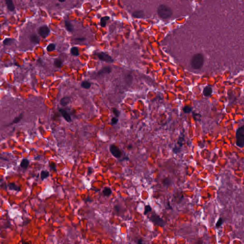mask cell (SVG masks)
<instances>
[{"label": "cell", "mask_w": 244, "mask_h": 244, "mask_svg": "<svg viewBox=\"0 0 244 244\" xmlns=\"http://www.w3.org/2000/svg\"><path fill=\"white\" fill-rule=\"evenodd\" d=\"M204 62V58L203 55L201 54H197L193 55L191 61V65L192 68L195 70H198L201 68Z\"/></svg>", "instance_id": "1"}, {"label": "cell", "mask_w": 244, "mask_h": 244, "mask_svg": "<svg viewBox=\"0 0 244 244\" xmlns=\"http://www.w3.org/2000/svg\"><path fill=\"white\" fill-rule=\"evenodd\" d=\"M157 13L160 18L163 19H167L171 17L173 12L170 7L164 4H162L158 8Z\"/></svg>", "instance_id": "2"}, {"label": "cell", "mask_w": 244, "mask_h": 244, "mask_svg": "<svg viewBox=\"0 0 244 244\" xmlns=\"http://www.w3.org/2000/svg\"><path fill=\"white\" fill-rule=\"evenodd\" d=\"M236 144L240 147L244 146V125L238 128L236 131Z\"/></svg>", "instance_id": "3"}, {"label": "cell", "mask_w": 244, "mask_h": 244, "mask_svg": "<svg viewBox=\"0 0 244 244\" xmlns=\"http://www.w3.org/2000/svg\"><path fill=\"white\" fill-rule=\"evenodd\" d=\"M150 220L155 225L159 226H164L166 225V222L164 220L159 216L155 214H152L150 217Z\"/></svg>", "instance_id": "4"}, {"label": "cell", "mask_w": 244, "mask_h": 244, "mask_svg": "<svg viewBox=\"0 0 244 244\" xmlns=\"http://www.w3.org/2000/svg\"><path fill=\"white\" fill-rule=\"evenodd\" d=\"M96 55L99 59L102 61L110 63H113V59L109 55L104 52L99 53Z\"/></svg>", "instance_id": "5"}, {"label": "cell", "mask_w": 244, "mask_h": 244, "mask_svg": "<svg viewBox=\"0 0 244 244\" xmlns=\"http://www.w3.org/2000/svg\"><path fill=\"white\" fill-rule=\"evenodd\" d=\"M38 33L42 37L45 38L49 35L50 33V31L46 25H43L39 27L38 30Z\"/></svg>", "instance_id": "6"}, {"label": "cell", "mask_w": 244, "mask_h": 244, "mask_svg": "<svg viewBox=\"0 0 244 244\" xmlns=\"http://www.w3.org/2000/svg\"><path fill=\"white\" fill-rule=\"evenodd\" d=\"M110 151L114 157L119 158L122 156V153L119 148L116 146L112 145L110 147Z\"/></svg>", "instance_id": "7"}, {"label": "cell", "mask_w": 244, "mask_h": 244, "mask_svg": "<svg viewBox=\"0 0 244 244\" xmlns=\"http://www.w3.org/2000/svg\"><path fill=\"white\" fill-rule=\"evenodd\" d=\"M59 112L64 118V119H65L67 122H70L71 121V117L70 114L68 113L66 110H63V109H59Z\"/></svg>", "instance_id": "8"}, {"label": "cell", "mask_w": 244, "mask_h": 244, "mask_svg": "<svg viewBox=\"0 0 244 244\" xmlns=\"http://www.w3.org/2000/svg\"><path fill=\"white\" fill-rule=\"evenodd\" d=\"M5 3L7 9H8L10 11L12 12L15 10V6L12 2V0H5Z\"/></svg>", "instance_id": "9"}, {"label": "cell", "mask_w": 244, "mask_h": 244, "mask_svg": "<svg viewBox=\"0 0 244 244\" xmlns=\"http://www.w3.org/2000/svg\"><path fill=\"white\" fill-rule=\"evenodd\" d=\"M212 93V89L211 87L210 86H207L205 87L203 90V94L205 96H209L211 95Z\"/></svg>", "instance_id": "10"}, {"label": "cell", "mask_w": 244, "mask_h": 244, "mask_svg": "<svg viewBox=\"0 0 244 244\" xmlns=\"http://www.w3.org/2000/svg\"><path fill=\"white\" fill-rule=\"evenodd\" d=\"M132 16L136 18H142L144 17V12L142 11H137L134 12Z\"/></svg>", "instance_id": "11"}, {"label": "cell", "mask_w": 244, "mask_h": 244, "mask_svg": "<svg viewBox=\"0 0 244 244\" xmlns=\"http://www.w3.org/2000/svg\"><path fill=\"white\" fill-rule=\"evenodd\" d=\"M112 71L110 67H105L102 69L98 72V75H102L104 74H109Z\"/></svg>", "instance_id": "12"}, {"label": "cell", "mask_w": 244, "mask_h": 244, "mask_svg": "<svg viewBox=\"0 0 244 244\" xmlns=\"http://www.w3.org/2000/svg\"><path fill=\"white\" fill-rule=\"evenodd\" d=\"M29 164V161L27 159H23L21 161L20 166L23 168L26 169Z\"/></svg>", "instance_id": "13"}, {"label": "cell", "mask_w": 244, "mask_h": 244, "mask_svg": "<svg viewBox=\"0 0 244 244\" xmlns=\"http://www.w3.org/2000/svg\"><path fill=\"white\" fill-rule=\"evenodd\" d=\"M8 187L9 188V189L12 190L20 191L21 190L20 188L16 185L15 183H10L8 185Z\"/></svg>", "instance_id": "14"}, {"label": "cell", "mask_w": 244, "mask_h": 244, "mask_svg": "<svg viewBox=\"0 0 244 244\" xmlns=\"http://www.w3.org/2000/svg\"><path fill=\"white\" fill-rule=\"evenodd\" d=\"M30 40L31 42L34 44H37L39 42V37L36 34H32L30 36Z\"/></svg>", "instance_id": "15"}, {"label": "cell", "mask_w": 244, "mask_h": 244, "mask_svg": "<svg viewBox=\"0 0 244 244\" xmlns=\"http://www.w3.org/2000/svg\"><path fill=\"white\" fill-rule=\"evenodd\" d=\"M65 26L66 29L69 32H72L74 31V27L73 24L69 21H65Z\"/></svg>", "instance_id": "16"}, {"label": "cell", "mask_w": 244, "mask_h": 244, "mask_svg": "<svg viewBox=\"0 0 244 244\" xmlns=\"http://www.w3.org/2000/svg\"><path fill=\"white\" fill-rule=\"evenodd\" d=\"M70 101V98L69 97H64L61 99L60 101V104L63 106H66L68 104Z\"/></svg>", "instance_id": "17"}, {"label": "cell", "mask_w": 244, "mask_h": 244, "mask_svg": "<svg viewBox=\"0 0 244 244\" xmlns=\"http://www.w3.org/2000/svg\"><path fill=\"white\" fill-rule=\"evenodd\" d=\"M49 176V173L47 170H42L41 172V178L42 180L47 178Z\"/></svg>", "instance_id": "18"}, {"label": "cell", "mask_w": 244, "mask_h": 244, "mask_svg": "<svg viewBox=\"0 0 244 244\" xmlns=\"http://www.w3.org/2000/svg\"><path fill=\"white\" fill-rule=\"evenodd\" d=\"M109 17L108 16H104L101 19L100 24L102 27H105L106 24V22L108 20H109Z\"/></svg>", "instance_id": "19"}, {"label": "cell", "mask_w": 244, "mask_h": 244, "mask_svg": "<svg viewBox=\"0 0 244 244\" xmlns=\"http://www.w3.org/2000/svg\"><path fill=\"white\" fill-rule=\"evenodd\" d=\"M112 192V190L110 188L107 187L104 188L103 191V193L104 195V196L106 197H109V196H110Z\"/></svg>", "instance_id": "20"}, {"label": "cell", "mask_w": 244, "mask_h": 244, "mask_svg": "<svg viewBox=\"0 0 244 244\" xmlns=\"http://www.w3.org/2000/svg\"><path fill=\"white\" fill-rule=\"evenodd\" d=\"M91 85V83L87 81H83L81 83V87L84 89H89L90 88Z\"/></svg>", "instance_id": "21"}, {"label": "cell", "mask_w": 244, "mask_h": 244, "mask_svg": "<svg viewBox=\"0 0 244 244\" xmlns=\"http://www.w3.org/2000/svg\"><path fill=\"white\" fill-rule=\"evenodd\" d=\"M71 53L75 56L78 55L79 54V50H78V48L76 47L71 48Z\"/></svg>", "instance_id": "22"}, {"label": "cell", "mask_w": 244, "mask_h": 244, "mask_svg": "<svg viewBox=\"0 0 244 244\" xmlns=\"http://www.w3.org/2000/svg\"><path fill=\"white\" fill-rule=\"evenodd\" d=\"M13 41L14 40L12 38H6L3 41V45H9L12 44Z\"/></svg>", "instance_id": "23"}, {"label": "cell", "mask_w": 244, "mask_h": 244, "mask_svg": "<svg viewBox=\"0 0 244 244\" xmlns=\"http://www.w3.org/2000/svg\"><path fill=\"white\" fill-rule=\"evenodd\" d=\"M62 64H63L62 61L61 60L57 59L55 60V61H54V65L57 68L61 67L62 66Z\"/></svg>", "instance_id": "24"}, {"label": "cell", "mask_w": 244, "mask_h": 244, "mask_svg": "<svg viewBox=\"0 0 244 244\" xmlns=\"http://www.w3.org/2000/svg\"><path fill=\"white\" fill-rule=\"evenodd\" d=\"M55 49V45L54 44H51L50 45H48L47 47V50L48 52H52L54 51Z\"/></svg>", "instance_id": "25"}, {"label": "cell", "mask_w": 244, "mask_h": 244, "mask_svg": "<svg viewBox=\"0 0 244 244\" xmlns=\"http://www.w3.org/2000/svg\"><path fill=\"white\" fill-rule=\"evenodd\" d=\"M22 118H23V114L21 113V114L19 115L18 117H15V119L13 120V122L12 123V124H17V123H18V122H19L21 121V120L22 119Z\"/></svg>", "instance_id": "26"}, {"label": "cell", "mask_w": 244, "mask_h": 244, "mask_svg": "<svg viewBox=\"0 0 244 244\" xmlns=\"http://www.w3.org/2000/svg\"><path fill=\"white\" fill-rule=\"evenodd\" d=\"M152 211V207L149 205H146L145 209L144 214H146Z\"/></svg>", "instance_id": "27"}, {"label": "cell", "mask_w": 244, "mask_h": 244, "mask_svg": "<svg viewBox=\"0 0 244 244\" xmlns=\"http://www.w3.org/2000/svg\"><path fill=\"white\" fill-rule=\"evenodd\" d=\"M183 110L185 113H189L190 112H191L192 109H191L190 107H189L188 106H185L183 108Z\"/></svg>", "instance_id": "28"}, {"label": "cell", "mask_w": 244, "mask_h": 244, "mask_svg": "<svg viewBox=\"0 0 244 244\" xmlns=\"http://www.w3.org/2000/svg\"><path fill=\"white\" fill-rule=\"evenodd\" d=\"M222 224H223V219L222 218H220L218 219V220L217 221V223L216 224V227L217 228H219L222 225Z\"/></svg>", "instance_id": "29"}, {"label": "cell", "mask_w": 244, "mask_h": 244, "mask_svg": "<svg viewBox=\"0 0 244 244\" xmlns=\"http://www.w3.org/2000/svg\"><path fill=\"white\" fill-rule=\"evenodd\" d=\"M171 183V180H170V179H165L164 180V181H163V184H164V185H167H167H169Z\"/></svg>", "instance_id": "30"}, {"label": "cell", "mask_w": 244, "mask_h": 244, "mask_svg": "<svg viewBox=\"0 0 244 244\" xmlns=\"http://www.w3.org/2000/svg\"><path fill=\"white\" fill-rule=\"evenodd\" d=\"M113 113L115 116H119V114H120V112L118 110H117L116 108H114L113 110Z\"/></svg>", "instance_id": "31"}, {"label": "cell", "mask_w": 244, "mask_h": 244, "mask_svg": "<svg viewBox=\"0 0 244 244\" xmlns=\"http://www.w3.org/2000/svg\"><path fill=\"white\" fill-rule=\"evenodd\" d=\"M117 122H118V119L116 118V117H113L111 120V123L113 125L116 124Z\"/></svg>", "instance_id": "32"}, {"label": "cell", "mask_w": 244, "mask_h": 244, "mask_svg": "<svg viewBox=\"0 0 244 244\" xmlns=\"http://www.w3.org/2000/svg\"><path fill=\"white\" fill-rule=\"evenodd\" d=\"M92 173V167H88V175H90Z\"/></svg>", "instance_id": "33"}, {"label": "cell", "mask_w": 244, "mask_h": 244, "mask_svg": "<svg viewBox=\"0 0 244 244\" xmlns=\"http://www.w3.org/2000/svg\"><path fill=\"white\" fill-rule=\"evenodd\" d=\"M50 166L51 167V168L52 169H55V167H56L55 164L53 163H52V164H50Z\"/></svg>", "instance_id": "34"}, {"label": "cell", "mask_w": 244, "mask_h": 244, "mask_svg": "<svg viewBox=\"0 0 244 244\" xmlns=\"http://www.w3.org/2000/svg\"><path fill=\"white\" fill-rule=\"evenodd\" d=\"M75 40L79 41V42H83L85 40V39L84 38H76Z\"/></svg>", "instance_id": "35"}, {"label": "cell", "mask_w": 244, "mask_h": 244, "mask_svg": "<svg viewBox=\"0 0 244 244\" xmlns=\"http://www.w3.org/2000/svg\"><path fill=\"white\" fill-rule=\"evenodd\" d=\"M143 243L142 242V240L141 239H140L138 240V244H142Z\"/></svg>", "instance_id": "36"}, {"label": "cell", "mask_w": 244, "mask_h": 244, "mask_svg": "<svg viewBox=\"0 0 244 244\" xmlns=\"http://www.w3.org/2000/svg\"><path fill=\"white\" fill-rule=\"evenodd\" d=\"M60 2H61V3H63V2H64L66 1V0H58Z\"/></svg>", "instance_id": "37"}]
</instances>
